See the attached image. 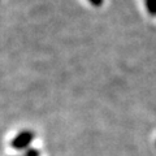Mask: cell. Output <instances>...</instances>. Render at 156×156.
Returning <instances> with one entry per match:
<instances>
[{
	"label": "cell",
	"instance_id": "obj_4",
	"mask_svg": "<svg viewBox=\"0 0 156 156\" xmlns=\"http://www.w3.org/2000/svg\"><path fill=\"white\" fill-rule=\"evenodd\" d=\"M90 3L95 7H100L101 4H103V0H90Z\"/></svg>",
	"mask_w": 156,
	"mask_h": 156
},
{
	"label": "cell",
	"instance_id": "obj_3",
	"mask_svg": "<svg viewBox=\"0 0 156 156\" xmlns=\"http://www.w3.org/2000/svg\"><path fill=\"white\" fill-rule=\"evenodd\" d=\"M23 156H39V152L37 150H30V151H27Z\"/></svg>",
	"mask_w": 156,
	"mask_h": 156
},
{
	"label": "cell",
	"instance_id": "obj_2",
	"mask_svg": "<svg viewBox=\"0 0 156 156\" xmlns=\"http://www.w3.org/2000/svg\"><path fill=\"white\" fill-rule=\"evenodd\" d=\"M146 8L150 14L155 16L156 14V0H146Z\"/></svg>",
	"mask_w": 156,
	"mask_h": 156
},
{
	"label": "cell",
	"instance_id": "obj_1",
	"mask_svg": "<svg viewBox=\"0 0 156 156\" xmlns=\"http://www.w3.org/2000/svg\"><path fill=\"white\" fill-rule=\"evenodd\" d=\"M33 139H34V134L31 131H22L12 140V147L16 150H22L27 147L33 142Z\"/></svg>",
	"mask_w": 156,
	"mask_h": 156
}]
</instances>
